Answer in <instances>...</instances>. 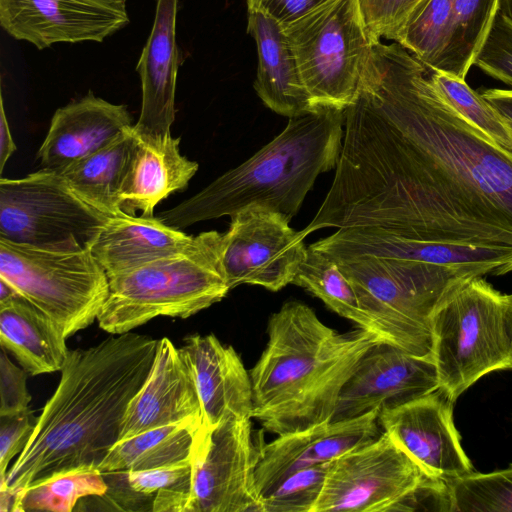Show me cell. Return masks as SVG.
<instances>
[{"instance_id":"obj_1","label":"cell","mask_w":512,"mask_h":512,"mask_svg":"<svg viewBox=\"0 0 512 512\" xmlns=\"http://www.w3.org/2000/svg\"><path fill=\"white\" fill-rule=\"evenodd\" d=\"M327 201L336 224L512 246V152L471 126L398 43L372 46Z\"/></svg>"},{"instance_id":"obj_4","label":"cell","mask_w":512,"mask_h":512,"mask_svg":"<svg viewBox=\"0 0 512 512\" xmlns=\"http://www.w3.org/2000/svg\"><path fill=\"white\" fill-rule=\"evenodd\" d=\"M344 123L345 110L333 107L289 118L286 127L252 157L158 217L182 229L262 205L292 219L317 177L336 168Z\"/></svg>"},{"instance_id":"obj_3","label":"cell","mask_w":512,"mask_h":512,"mask_svg":"<svg viewBox=\"0 0 512 512\" xmlns=\"http://www.w3.org/2000/svg\"><path fill=\"white\" fill-rule=\"evenodd\" d=\"M267 333L266 347L249 371L251 418L277 435L331 421L343 386L382 341L360 327L337 332L295 300L270 316Z\"/></svg>"},{"instance_id":"obj_27","label":"cell","mask_w":512,"mask_h":512,"mask_svg":"<svg viewBox=\"0 0 512 512\" xmlns=\"http://www.w3.org/2000/svg\"><path fill=\"white\" fill-rule=\"evenodd\" d=\"M202 423L199 420L164 425L118 441L98 469L102 473L147 470L190 461Z\"/></svg>"},{"instance_id":"obj_6","label":"cell","mask_w":512,"mask_h":512,"mask_svg":"<svg viewBox=\"0 0 512 512\" xmlns=\"http://www.w3.org/2000/svg\"><path fill=\"white\" fill-rule=\"evenodd\" d=\"M334 261L383 342L433 359L435 310L453 284L470 274L426 262L371 255Z\"/></svg>"},{"instance_id":"obj_47","label":"cell","mask_w":512,"mask_h":512,"mask_svg":"<svg viewBox=\"0 0 512 512\" xmlns=\"http://www.w3.org/2000/svg\"><path fill=\"white\" fill-rule=\"evenodd\" d=\"M504 120H505V123H506V125H507V127H508L509 131H510V132H511V134H512V122H511V121H509L508 119H506L505 117H504Z\"/></svg>"},{"instance_id":"obj_40","label":"cell","mask_w":512,"mask_h":512,"mask_svg":"<svg viewBox=\"0 0 512 512\" xmlns=\"http://www.w3.org/2000/svg\"><path fill=\"white\" fill-rule=\"evenodd\" d=\"M28 408L19 413L0 416V476H6L10 461L27 445L35 428Z\"/></svg>"},{"instance_id":"obj_5","label":"cell","mask_w":512,"mask_h":512,"mask_svg":"<svg viewBox=\"0 0 512 512\" xmlns=\"http://www.w3.org/2000/svg\"><path fill=\"white\" fill-rule=\"evenodd\" d=\"M223 233L205 231L183 249L109 279V294L97 317L118 335L158 316L188 318L229 292L222 262Z\"/></svg>"},{"instance_id":"obj_28","label":"cell","mask_w":512,"mask_h":512,"mask_svg":"<svg viewBox=\"0 0 512 512\" xmlns=\"http://www.w3.org/2000/svg\"><path fill=\"white\" fill-rule=\"evenodd\" d=\"M133 139V125L102 149L57 172L69 188L107 215H118L119 191Z\"/></svg>"},{"instance_id":"obj_31","label":"cell","mask_w":512,"mask_h":512,"mask_svg":"<svg viewBox=\"0 0 512 512\" xmlns=\"http://www.w3.org/2000/svg\"><path fill=\"white\" fill-rule=\"evenodd\" d=\"M292 284L306 289L329 309L358 327L374 332L372 321L360 307L351 283L338 264L322 252L307 247Z\"/></svg>"},{"instance_id":"obj_46","label":"cell","mask_w":512,"mask_h":512,"mask_svg":"<svg viewBox=\"0 0 512 512\" xmlns=\"http://www.w3.org/2000/svg\"><path fill=\"white\" fill-rule=\"evenodd\" d=\"M499 11L512 19V0H499Z\"/></svg>"},{"instance_id":"obj_10","label":"cell","mask_w":512,"mask_h":512,"mask_svg":"<svg viewBox=\"0 0 512 512\" xmlns=\"http://www.w3.org/2000/svg\"><path fill=\"white\" fill-rule=\"evenodd\" d=\"M445 481L429 476L382 432L329 463L313 512L413 511L428 498L442 503Z\"/></svg>"},{"instance_id":"obj_8","label":"cell","mask_w":512,"mask_h":512,"mask_svg":"<svg viewBox=\"0 0 512 512\" xmlns=\"http://www.w3.org/2000/svg\"><path fill=\"white\" fill-rule=\"evenodd\" d=\"M282 27L313 107L346 110L357 98L375 43L357 0H334Z\"/></svg>"},{"instance_id":"obj_16","label":"cell","mask_w":512,"mask_h":512,"mask_svg":"<svg viewBox=\"0 0 512 512\" xmlns=\"http://www.w3.org/2000/svg\"><path fill=\"white\" fill-rule=\"evenodd\" d=\"M440 387L432 358L418 357L381 341L362 357L343 386L331 421L398 407Z\"/></svg>"},{"instance_id":"obj_44","label":"cell","mask_w":512,"mask_h":512,"mask_svg":"<svg viewBox=\"0 0 512 512\" xmlns=\"http://www.w3.org/2000/svg\"><path fill=\"white\" fill-rule=\"evenodd\" d=\"M19 294L18 290L9 281L0 277V304L12 300Z\"/></svg>"},{"instance_id":"obj_45","label":"cell","mask_w":512,"mask_h":512,"mask_svg":"<svg viewBox=\"0 0 512 512\" xmlns=\"http://www.w3.org/2000/svg\"><path fill=\"white\" fill-rule=\"evenodd\" d=\"M506 324L510 337L512 338V294H507Z\"/></svg>"},{"instance_id":"obj_39","label":"cell","mask_w":512,"mask_h":512,"mask_svg":"<svg viewBox=\"0 0 512 512\" xmlns=\"http://www.w3.org/2000/svg\"><path fill=\"white\" fill-rule=\"evenodd\" d=\"M26 373L8 357L6 350L0 352V416L22 412L31 401L26 386Z\"/></svg>"},{"instance_id":"obj_26","label":"cell","mask_w":512,"mask_h":512,"mask_svg":"<svg viewBox=\"0 0 512 512\" xmlns=\"http://www.w3.org/2000/svg\"><path fill=\"white\" fill-rule=\"evenodd\" d=\"M0 344L33 376L61 371L69 353L61 328L21 294L0 304Z\"/></svg>"},{"instance_id":"obj_21","label":"cell","mask_w":512,"mask_h":512,"mask_svg":"<svg viewBox=\"0 0 512 512\" xmlns=\"http://www.w3.org/2000/svg\"><path fill=\"white\" fill-rule=\"evenodd\" d=\"M132 125L126 105L113 104L89 91L54 112L37 152L41 169L60 172L102 149Z\"/></svg>"},{"instance_id":"obj_2","label":"cell","mask_w":512,"mask_h":512,"mask_svg":"<svg viewBox=\"0 0 512 512\" xmlns=\"http://www.w3.org/2000/svg\"><path fill=\"white\" fill-rule=\"evenodd\" d=\"M158 340L126 332L69 350L61 378L6 474L14 494L53 473L98 468L119 441L132 398L154 362Z\"/></svg>"},{"instance_id":"obj_25","label":"cell","mask_w":512,"mask_h":512,"mask_svg":"<svg viewBox=\"0 0 512 512\" xmlns=\"http://www.w3.org/2000/svg\"><path fill=\"white\" fill-rule=\"evenodd\" d=\"M193 237L159 217L122 212L109 217L89 248L110 279L183 249Z\"/></svg>"},{"instance_id":"obj_20","label":"cell","mask_w":512,"mask_h":512,"mask_svg":"<svg viewBox=\"0 0 512 512\" xmlns=\"http://www.w3.org/2000/svg\"><path fill=\"white\" fill-rule=\"evenodd\" d=\"M192 372L201 405L202 427L231 418H251L252 384L239 354L212 335H191L180 348Z\"/></svg>"},{"instance_id":"obj_9","label":"cell","mask_w":512,"mask_h":512,"mask_svg":"<svg viewBox=\"0 0 512 512\" xmlns=\"http://www.w3.org/2000/svg\"><path fill=\"white\" fill-rule=\"evenodd\" d=\"M0 277L66 338L97 320L109 294V279L90 248L54 250L0 239Z\"/></svg>"},{"instance_id":"obj_42","label":"cell","mask_w":512,"mask_h":512,"mask_svg":"<svg viewBox=\"0 0 512 512\" xmlns=\"http://www.w3.org/2000/svg\"><path fill=\"white\" fill-rule=\"evenodd\" d=\"M17 147L13 140L9 123L6 117L3 97L0 98V173Z\"/></svg>"},{"instance_id":"obj_34","label":"cell","mask_w":512,"mask_h":512,"mask_svg":"<svg viewBox=\"0 0 512 512\" xmlns=\"http://www.w3.org/2000/svg\"><path fill=\"white\" fill-rule=\"evenodd\" d=\"M445 484L446 511L512 512V464L488 473L472 471Z\"/></svg>"},{"instance_id":"obj_36","label":"cell","mask_w":512,"mask_h":512,"mask_svg":"<svg viewBox=\"0 0 512 512\" xmlns=\"http://www.w3.org/2000/svg\"><path fill=\"white\" fill-rule=\"evenodd\" d=\"M473 65L512 87V19L497 13Z\"/></svg>"},{"instance_id":"obj_41","label":"cell","mask_w":512,"mask_h":512,"mask_svg":"<svg viewBox=\"0 0 512 512\" xmlns=\"http://www.w3.org/2000/svg\"><path fill=\"white\" fill-rule=\"evenodd\" d=\"M334 0H247L248 10L262 12L281 26L292 24Z\"/></svg>"},{"instance_id":"obj_29","label":"cell","mask_w":512,"mask_h":512,"mask_svg":"<svg viewBox=\"0 0 512 512\" xmlns=\"http://www.w3.org/2000/svg\"><path fill=\"white\" fill-rule=\"evenodd\" d=\"M108 484L95 467H75L39 479L15 494L12 512H70L80 498L104 496Z\"/></svg>"},{"instance_id":"obj_14","label":"cell","mask_w":512,"mask_h":512,"mask_svg":"<svg viewBox=\"0 0 512 512\" xmlns=\"http://www.w3.org/2000/svg\"><path fill=\"white\" fill-rule=\"evenodd\" d=\"M333 260L361 255L426 262L474 276L512 272V246L421 240L379 227H344L311 245Z\"/></svg>"},{"instance_id":"obj_37","label":"cell","mask_w":512,"mask_h":512,"mask_svg":"<svg viewBox=\"0 0 512 512\" xmlns=\"http://www.w3.org/2000/svg\"><path fill=\"white\" fill-rule=\"evenodd\" d=\"M422 0H357L359 11L373 42L396 39L408 17Z\"/></svg>"},{"instance_id":"obj_23","label":"cell","mask_w":512,"mask_h":512,"mask_svg":"<svg viewBox=\"0 0 512 512\" xmlns=\"http://www.w3.org/2000/svg\"><path fill=\"white\" fill-rule=\"evenodd\" d=\"M180 138L171 134L137 133L133 139L119 191L120 209L154 216L156 205L174 192L183 191L198 170V163L180 153Z\"/></svg>"},{"instance_id":"obj_24","label":"cell","mask_w":512,"mask_h":512,"mask_svg":"<svg viewBox=\"0 0 512 512\" xmlns=\"http://www.w3.org/2000/svg\"><path fill=\"white\" fill-rule=\"evenodd\" d=\"M247 31L257 46L254 89L272 111L293 118L314 111L283 27L259 11L248 10ZM319 108V107H318Z\"/></svg>"},{"instance_id":"obj_12","label":"cell","mask_w":512,"mask_h":512,"mask_svg":"<svg viewBox=\"0 0 512 512\" xmlns=\"http://www.w3.org/2000/svg\"><path fill=\"white\" fill-rule=\"evenodd\" d=\"M249 417L199 429L185 512H261L255 470L262 441Z\"/></svg>"},{"instance_id":"obj_43","label":"cell","mask_w":512,"mask_h":512,"mask_svg":"<svg viewBox=\"0 0 512 512\" xmlns=\"http://www.w3.org/2000/svg\"><path fill=\"white\" fill-rule=\"evenodd\" d=\"M503 117L512 122V89L491 88L480 92Z\"/></svg>"},{"instance_id":"obj_32","label":"cell","mask_w":512,"mask_h":512,"mask_svg":"<svg viewBox=\"0 0 512 512\" xmlns=\"http://www.w3.org/2000/svg\"><path fill=\"white\" fill-rule=\"evenodd\" d=\"M452 31V0H422L395 42L430 69H436Z\"/></svg>"},{"instance_id":"obj_33","label":"cell","mask_w":512,"mask_h":512,"mask_svg":"<svg viewBox=\"0 0 512 512\" xmlns=\"http://www.w3.org/2000/svg\"><path fill=\"white\" fill-rule=\"evenodd\" d=\"M429 69V79L442 97L475 129L496 146L512 152V134L504 117L465 81L452 74Z\"/></svg>"},{"instance_id":"obj_7","label":"cell","mask_w":512,"mask_h":512,"mask_svg":"<svg viewBox=\"0 0 512 512\" xmlns=\"http://www.w3.org/2000/svg\"><path fill=\"white\" fill-rule=\"evenodd\" d=\"M507 294L483 276H464L445 294L432 319L433 360L453 401L483 376L512 369Z\"/></svg>"},{"instance_id":"obj_38","label":"cell","mask_w":512,"mask_h":512,"mask_svg":"<svg viewBox=\"0 0 512 512\" xmlns=\"http://www.w3.org/2000/svg\"><path fill=\"white\" fill-rule=\"evenodd\" d=\"M116 483L128 492L148 496L159 491L174 488L188 480L191 474V460L169 466L147 470H125L111 472Z\"/></svg>"},{"instance_id":"obj_17","label":"cell","mask_w":512,"mask_h":512,"mask_svg":"<svg viewBox=\"0 0 512 512\" xmlns=\"http://www.w3.org/2000/svg\"><path fill=\"white\" fill-rule=\"evenodd\" d=\"M453 401L440 387L404 405L379 412L383 432L429 476L443 481L473 471L453 420Z\"/></svg>"},{"instance_id":"obj_22","label":"cell","mask_w":512,"mask_h":512,"mask_svg":"<svg viewBox=\"0 0 512 512\" xmlns=\"http://www.w3.org/2000/svg\"><path fill=\"white\" fill-rule=\"evenodd\" d=\"M178 5L179 0H156L152 29L136 65L142 90L140 115L133 125L137 133L170 134L175 120L177 74L183 62L176 37Z\"/></svg>"},{"instance_id":"obj_15","label":"cell","mask_w":512,"mask_h":512,"mask_svg":"<svg viewBox=\"0 0 512 512\" xmlns=\"http://www.w3.org/2000/svg\"><path fill=\"white\" fill-rule=\"evenodd\" d=\"M129 23L127 0H0L1 28L39 50L56 43H101Z\"/></svg>"},{"instance_id":"obj_19","label":"cell","mask_w":512,"mask_h":512,"mask_svg":"<svg viewBox=\"0 0 512 512\" xmlns=\"http://www.w3.org/2000/svg\"><path fill=\"white\" fill-rule=\"evenodd\" d=\"M201 420V405L190 367L170 339L158 340L147 379L130 401L119 441L146 430Z\"/></svg>"},{"instance_id":"obj_35","label":"cell","mask_w":512,"mask_h":512,"mask_svg":"<svg viewBox=\"0 0 512 512\" xmlns=\"http://www.w3.org/2000/svg\"><path fill=\"white\" fill-rule=\"evenodd\" d=\"M329 463L298 471L286 478L261 497V512H313L324 486Z\"/></svg>"},{"instance_id":"obj_18","label":"cell","mask_w":512,"mask_h":512,"mask_svg":"<svg viewBox=\"0 0 512 512\" xmlns=\"http://www.w3.org/2000/svg\"><path fill=\"white\" fill-rule=\"evenodd\" d=\"M379 412V409H374L352 419L325 422L278 435L272 442L262 444L255 470V485L260 499L292 474L329 463L376 439L381 434Z\"/></svg>"},{"instance_id":"obj_11","label":"cell","mask_w":512,"mask_h":512,"mask_svg":"<svg viewBox=\"0 0 512 512\" xmlns=\"http://www.w3.org/2000/svg\"><path fill=\"white\" fill-rule=\"evenodd\" d=\"M76 195L56 172L0 179V239L39 248H89L109 217Z\"/></svg>"},{"instance_id":"obj_13","label":"cell","mask_w":512,"mask_h":512,"mask_svg":"<svg viewBox=\"0 0 512 512\" xmlns=\"http://www.w3.org/2000/svg\"><path fill=\"white\" fill-rule=\"evenodd\" d=\"M222 262L228 286L257 285L276 292L291 284L307 247L285 214L249 205L230 216Z\"/></svg>"},{"instance_id":"obj_30","label":"cell","mask_w":512,"mask_h":512,"mask_svg":"<svg viewBox=\"0 0 512 512\" xmlns=\"http://www.w3.org/2000/svg\"><path fill=\"white\" fill-rule=\"evenodd\" d=\"M499 12V0H452V31L438 67L465 79Z\"/></svg>"}]
</instances>
